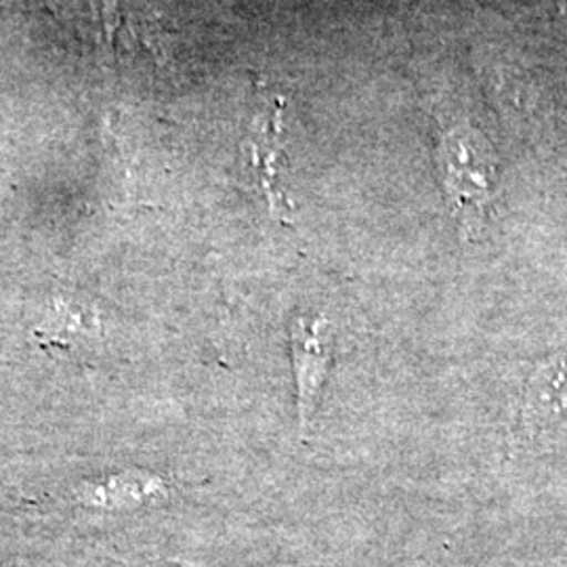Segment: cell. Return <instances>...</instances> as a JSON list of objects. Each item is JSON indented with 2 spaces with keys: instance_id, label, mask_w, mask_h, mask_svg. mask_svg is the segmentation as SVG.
<instances>
[{
  "instance_id": "277c9868",
  "label": "cell",
  "mask_w": 567,
  "mask_h": 567,
  "mask_svg": "<svg viewBox=\"0 0 567 567\" xmlns=\"http://www.w3.org/2000/svg\"><path fill=\"white\" fill-rule=\"evenodd\" d=\"M567 408V360H550L527 381L524 423L532 429L548 425Z\"/></svg>"
},
{
  "instance_id": "7a4b0ae2",
  "label": "cell",
  "mask_w": 567,
  "mask_h": 567,
  "mask_svg": "<svg viewBox=\"0 0 567 567\" xmlns=\"http://www.w3.org/2000/svg\"><path fill=\"white\" fill-rule=\"evenodd\" d=\"M299 431L307 437L332 364V326L324 316H297L290 324Z\"/></svg>"
},
{
  "instance_id": "5b68a950",
  "label": "cell",
  "mask_w": 567,
  "mask_h": 567,
  "mask_svg": "<svg viewBox=\"0 0 567 567\" xmlns=\"http://www.w3.org/2000/svg\"><path fill=\"white\" fill-rule=\"evenodd\" d=\"M47 337L51 341L61 343H74L79 339L72 337H95L97 334V320L91 318L84 309H79L72 303H55L53 313L47 318Z\"/></svg>"
},
{
  "instance_id": "3957f363",
  "label": "cell",
  "mask_w": 567,
  "mask_h": 567,
  "mask_svg": "<svg viewBox=\"0 0 567 567\" xmlns=\"http://www.w3.org/2000/svg\"><path fill=\"white\" fill-rule=\"evenodd\" d=\"M282 97H274L265 102L264 107L255 114L250 135L246 140V150L250 154V163L257 173V182L264 189L265 198L269 203V210L276 219L284 224L290 221L292 204L286 198L280 187V171L278 164L284 158L282 145Z\"/></svg>"
},
{
  "instance_id": "6da1fadb",
  "label": "cell",
  "mask_w": 567,
  "mask_h": 567,
  "mask_svg": "<svg viewBox=\"0 0 567 567\" xmlns=\"http://www.w3.org/2000/svg\"><path fill=\"white\" fill-rule=\"evenodd\" d=\"M440 164L450 210L466 236H475L494 194L496 171L486 142L468 128H452L440 143Z\"/></svg>"
}]
</instances>
